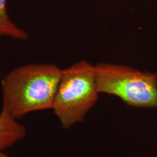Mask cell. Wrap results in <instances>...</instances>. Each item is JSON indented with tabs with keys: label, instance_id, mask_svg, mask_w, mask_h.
<instances>
[{
	"label": "cell",
	"instance_id": "cell-1",
	"mask_svg": "<svg viewBox=\"0 0 157 157\" xmlns=\"http://www.w3.org/2000/svg\"><path fill=\"white\" fill-rule=\"evenodd\" d=\"M61 73L52 63H29L12 69L1 82L2 111L17 120L52 109Z\"/></svg>",
	"mask_w": 157,
	"mask_h": 157
},
{
	"label": "cell",
	"instance_id": "cell-2",
	"mask_svg": "<svg viewBox=\"0 0 157 157\" xmlns=\"http://www.w3.org/2000/svg\"><path fill=\"white\" fill-rule=\"evenodd\" d=\"M95 65L81 60L62 69L52 110L63 129L82 123L99 99Z\"/></svg>",
	"mask_w": 157,
	"mask_h": 157
},
{
	"label": "cell",
	"instance_id": "cell-3",
	"mask_svg": "<svg viewBox=\"0 0 157 157\" xmlns=\"http://www.w3.org/2000/svg\"><path fill=\"white\" fill-rule=\"evenodd\" d=\"M100 94L116 96L137 109H157V74L111 63L95 65Z\"/></svg>",
	"mask_w": 157,
	"mask_h": 157
},
{
	"label": "cell",
	"instance_id": "cell-4",
	"mask_svg": "<svg viewBox=\"0 0 157 157\" xmlns=\"http://www.w3.org/2000/svg\"><path fill=\"white\" fill-rule=\"evenodd\" d=\"M26 128L5 111L0 112V151H5L24 138Z\"/></svg>",
	"mask_w": 157,
	"mask_h": 157
},
{
	"label": "cell",
	"instance_id": "cell-5",
	"mask_svg": "<svg viewBox=\"0 0 157 157\" xmlns=\"http://www.w3.org/2000/svg\"><path fill=\"white\" fill-rule=\"evenodd\" d=\"M4 37L25 41L29 34L12 20L7 10V0H0V39Z\"/></svg>",
	"mask_w": 157,
	"mask_h": 157
},
{
	"label": "cell",
	"instance_id": "cell-6",
	"mask_svg": "<svg viewBox=\"0 0 157 157\" xmlns=\"http://www.w3.org/2000/svg\"><path fill=\"white\" fill-rule=\"evenodd\" d=\"M0 157H10L8 155L6 154L5 151H0Z\"/></svg>",
	"mask_w": 157,
	"mask_h": 157
},
{
	"label": "cell",
	"instance_id": "cell-7",
	"mask_svg": "<svg viewBox=\"0 0 157 157\" xmlns=\"http://www.w3.org/2000/svg\"><path fill=\"white\" fill-rule=\"evenodd\" d=\"M156 74H157V71H156Z\"/></svg>",
	"mask_w": 157,
	"mask_h": 157
}]
</instances>
